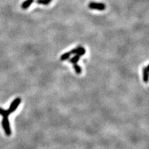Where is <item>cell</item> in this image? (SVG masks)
I'll use <instances>...</instances> for the list:
<instances>
[{
	"label": "cell",
	"mask_w": 149,
	"mask_h": 149,
	"mask_svg": "<svg viewBox=\"0 0 149 149\" xmlns=\"http://www.w3.org/2000/svg\"><path fill=\"white\" fill-rule=\"evenodd\" d=\"M2 126L4 131L8 136H10L11 134V129L10 127V123L8 117H3L2 120Z\"/></svg>",
	"instance_id": "1"
},
{
	"label": "cell",
	"mask_w": 149,
	"mask_h": 149,
	"mask_svg": "<svg viewBox=\"0 0 149 149\" xmlns=\"http://www.w3.org/2000/svg\"><path fill=\"white\" fill-rule=\"evenodd\" d=\"M88 8L91 9H96L98 11H104L106 6L104 3H97V2H90L88 4Z\"/></svg>",
	"instance_id": "2"
},
{
	"label": "cell",
	"mask_w": 149,
	"mask_h": 149,
	"mask_svg": "<svg viewBox=\"0 0 149 149\" xmlns=\"http://www.w3.org/2000/svg\"><path fill=\"white\" fill-rule=\"evenodd\" d=\"M21 99L20 97H17V98H16L11 102L10 106H9V109H8V112L10 113V114L14 113L15 111H16V110L18 108L19 105L21 104Z\"/></svg>",
	"instance_id": "3"
},
{
	"label": "cell",
	"mask_w": 149,
	"mask_h": 149,
	"mask_svg": "<svg viewBox=\"0 0 149 149\" xmlns=\"http://www.w3.org/2000/svg\"><path fill=\"white\" fill-rule=\"evenodd\" d=\"M142 77H143V81L145 83H147L148 81V65L143 68Z\"/></svg>",
	"instance_id": "4"
},
{
	"label": "cell",
	"mask_w": 149,
	"mask_h": 149,
	"mask_svg": "<svg viewBox=\"0 0 149 149\" xmlns=\"http://www.w3.org/2000/svg\"><path fill=\"white\" fill-rule=\"evenodd\" d=\"M34 0H26L24 2L22 3V5H21V8L23 9H26L29 7L31 6V4L33 3Z\"/></svg>",
	"instance_id": "5"
},
{
	"label": "cell",
	"mask_w": 149,
	"mask_h": 149,
	"mask_svg": "<svg viewBox=\"0 0 149 149\" xmlns=\"http://www.w3.org/2000/svg\"><path fill=\"white\" fill-rule=\"evenodd\" d=\"M72 53L70 51H69V52H67L65 54H63L61 57H60V60H62V61H65V60H67L70 58V56L72 55Z\"/></svg>",
	"instance_id": "6"
},
{
	"label": "cell",
	"mask_w": 149,
	"mask_h": 149,
	"mask_svg": "<svg viewBox=\"0 0 149 149\" xmlns=\"http://www.w3.org/2000/svg\"><path fill=\"white\" fill-rule=\"evenodd\" d=\"M80 56L76 55H74V57H73L72 58H70L69 62L72 63V64L77 63V62L79 61V60H80Z\"/></svg>",
	"instance_id": "7"
},
{
	"label": "cell",
	"mask_w": 149,
	"mask_h": 149,
	"mask_svg": "<svg viewBox=\"0 0 149 149\" xmlns=\"http://www.w3.org/2000/svg\"><path fill=\"white\" fill-rule=\"evenodd\" d=\"M73 67L74 71H75V72L77 74H80L81 73L82 70H81V67L80 66V65H78L77 63H74V64H73Z\"/></svg>",
	"instance_id": "8"
},
{
	"label": "cell",
	"mask_w": 149,
	"mask_h": 149,
	"mask_svg": "<svg viewBox=\"0 0 149 149\" xmlns=\"http://www.w3.org/2000/svg\"><path fill=\"white\" fill-rule=\"evenodd\" d=\"M0 115L2 116L3 118V117H8V116L10 115V113H9L8 110H5L1 108H0Z\"/></svg>",
	"instance_id": "9"
},
{
	"label": "cell",
	"mask_w": 149,
	"mask_h": 149,
	"mask_svg": "<svg viewBox=\"0 0 149 149\" xmlns=\"http://www.w3.org/2000/svg\"><path fill=\"white\" fill-rule=\"evenodd\" d=\"M52 1V0H36V3L37 4H43V5H48Z\"/></svg>",
	"instance_id": "10"
},
{
	"label": "cell",
	"mask_w": 149,
	"mask_h": 149,
	"mask_svg": "<svg viewBox=\"0 0 149 149\" xmlns=\"http://www.w3.org/2000/svg\"><path fill=\"white\" fill-rule=\"evenodd\" d=\"M85 53H86L85 49L84 48V47H81V49H80V50L78 51V52L76 55H78L80 56V57H81V56H83V55H85Z\"/></svg>",
	"instance_id": "11"
},
{
	"label": "cell",
	"mask_w": 149,
	"mask_h": 149,
	"mask_svg": "<svg viewBox=\"0 0 149 149\" xmlns=\"http://www.w3.org/2000/svg\"><path fill=\"white\" fill-rule=\"evenodd\" d=\"M81 47H82L81 45H78V46L76 48H74V49H72V50L70 51L72 54H77L78 52V51L80 50V49H81Z\"/></svg>",
	"instance_id": "12"
}]
</instances>
